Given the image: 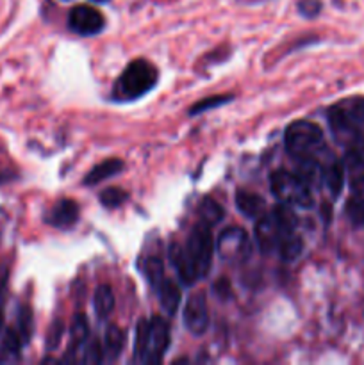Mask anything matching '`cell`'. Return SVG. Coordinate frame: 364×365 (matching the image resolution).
Returning <instances> with one entry per match:
<instances>
[{"mask_svg":"<svg viewBox=\"0 0 364 365\" xmlns=\"http://www.w3.org/2000/svg\"><path fill=\"white\" fill-rule=\"evenodd\" d=\"M21 344H24V339H21L20 331L9 328L0 344V364L18 362L21 355Z\"/></svg>","mask_w":364,"mask_h":365,"instance_id":"15","label":"cell"},{"mask_svg":"<svg viewBox=\"0 0 364 365\" xmlns=\"http://www.w3.org/2000/svg\"><path fill=\"white\" fill-rule=\"evenodd\" d=\"M198 214L202 217V221L209 227H214V225L220 223L223 220V209H221L220 203L213 198H203L202 203L198 207Z\"/></svg>","mask_w":364,"mask_h":365,"instance_id":"20","label":"cell"},{"mask_svg":"<svg viewBox=\"0 0 364 365\" xmlns=\"http://www.w3.org/2000/svg\"><path fill=\"white\" fill-rule=\"evenodd\" d=\"M2 182H7V175L6 173H0V184H2Z\"/></svg>","mask_w":364,"mask_h":365,"instance_id":"34","label":"cell"},{"mask_svg":"<svg viewBox=\"0 0 364 365\" xmlns=\"http://www.w3.org/2000/svg\"><path fill=\"white\" fill-rule=\"evenodd\" d=\"M125 168L123 160L120 159H107L103 163L96 164L91 171L84 177V184L86 185H95L100 184V182L107 180L111 177H116L118 173H121Z\"/></svg>","mask_w":364,"mask_h":365,"instance_id":"14","label":"cell"},{"mask_svg":"<svg viewBox=\"0 0 364 365\" xmlns=\"http://www.w3.org/2000/svg\"><path fill=\"white\" fill-rule=\"evenodd\" d=\"M127 192L120 187H109L100 192V202H102V205L109 207V209H116L121 203L127 202Z\"/></svg>","mask_w":364,"mask_h":365,"instance_id":"26","label":"cell"},{"mask_svg":"<svg viewBox=\"0 0 364 365\" xmlns=\"http://www.w3.org/2000/svg\"><path fill=\"white\" fill-rule=\"evenodd\" d=\"M114 310V294L109 285H100L95 291V312L98 319H107Z\"/></svg>","mask_w":364,"mask_h":365,"instance_id":"19","label":"cell"},{"mask_svg":"<svg viewBox=\"0 0 364 365\" xmlns=\"http://www.w3.org/2000/svg\"><path fill=\"white\" fill-rule=\"evenodd\" d=\"M323 143V130L318 127L313 121L298 120L293 121L288 128H285L284 145L291 155L305 157L307 153L313 152L314 148Z\"/></svg>","mask_w":364,"mask_h":365,"instance_id":"3","label":"cell"},{"mask_svg":"<svg viewBox=\"0 0 364 365\" xmlns=\"http://www.w3.org/2000/svg\"><path fill=\"white\" fill-rule=\"evenodd\" d=\"M170 259H171V264L175 266V269H177L178 278H181L182 284L191 285L193 282L198 280V274H196L195 266H193L191 259H189V255L186 250H182L181 246L173 245L171 246Z\"/></svg>","mask_w":364,"mask_h":365,"instance_id":"11","label":"cell"},{"mask_svg":"<svg viewBox=\"0 0 364 365\" xmlns=\"http://www.w3.org/2000/svg\"><path fill=\"white\" fill-rule=\"evenodd\" d=\"M253 234H256V241L263 253H270L273 250H277L278 241L282 237V230L278 227L277 220L273 217V214H268V216L263 214L261 217H257Z\"/></svg>","mask_w":364,"mask_h":365,"instance_id":"9","label":"cell"},{"mask_svg":"<svg viewBox=\"0 0 364 365\" xmlns=\"http://www.w3.org/2000/svg\"><path fill=\"white\" fill-rule=\"evenodd\" d=\"M270 189L277 200L288 205L300 207V209H310L314 205L313 189L303 184L302 178L296 173L278 170L271 173Z\"/></svg>","mask_w":364,"mask_h":365,"instance_id":"2","label":"cell"},{"mask_svg":"<svg viewBox=\"0 0 364 365\" xmlns=\"http://www.w3.org/2000/svg\"><path fill=\"white\" fill-rule=\"evenodd\" d=\"M323 184L327 185V189L334 198L341 195L343 185H345V168H343L341 163L334 160V163L327 164L323 168Z\"/></svg>","mask_w":364,"mask_h":365,"instance_id":"18","label":"cell"},{"mask_svg":"<svg viewBox=\"0 0 364 365\" xmlns=\"http://www.w3.org/2000/svg\"><path fill=\"white\" fill-rule=\"evenodd\" d=\"M63 334H64V324L61 323V321H54L49 334H46V349H49V351H56L61 339H63Z\"/></svg>","mask_w":364,"mask_h":365,"instance_id":"30","label":"cell"},{"mask_svg":"<svg viewBox=\"0 0 364 365\" xmlns=\"http://www.w3.org/2000/svg\"><path fill=\"white\" fill-rule=\"evenodd\" d=\"M168 344H170V327H168V323L163 317H153L152 321H148V334H146V346L141 362H163Z\"/></svg>","mask_w":364,"mask_h":365,"instance_id":"6","label":"cell"},{"mask_svg":"<svg viewBox=\"0 0 364 365\" xmlns=\"http://www.w3.org/2000/svg\"><path fill=\"white\" fill-rule=\"evenodd\" d=\"M88 321L82 314H77V316L71 319L70 324V337H71V349H75L77 346H81L82 342L88 339Z\"/></svg>","mask_w":364,"mask_h":365,"instance_id":"23","label":"cell"},{"mask_svg":"<svg viewBox=\"0 0 364 365\" xmlns=\"http://www.w3.org/2000/svg\"><path fill=\"white\" fill-rule=\"evenodd\" d=\"M278 253H280V259L285 260V262H293V260L298 259L303 252V241L295 230L285 232L282 234L280 241H278L277 246Z\"/></svg>","mask_w":364,"mask_h":365,"instance_id":"17","label":"cell"},{"mask_svg":"<svg viewBox=\"0 0 364 365\" xmlns=\"http://www.w3.org/2000/svg\"><path fill=\"white\" fill-rule=\"evenodd\" d=\"M79 220V205L74 200H61L50 209L46 221L56 228L74 227L75 221Z\"/></svg>","mask_w":364,"mask_h":365,"instance_id":"10","label":"cell"},{"mask_svg":"<svg viewBox=\"0 0 364 365\" xmlns=\"http://www.w3.org/2000/svg\"><path fill=\"white\" fill-rule=\"evenodd\" d=\"M18 328H20V335L24 339V342H29L32 335V314L29 310V307H21L20 317H18Z\"/></svg>","mask_w":364,"mask_h":365,"instance_id":"29","label":"cell"},{"mask_svg":"<svg viewBox=\"0 0 364 365\" xmlns=\"http://www.w3.org/2000/svg\"><path fill=\"white\" fill-rule=\"evenodd\" d=\"M157 82V70L148 61H132L114 86V98L136 100L146 95Z\"/></svg>","mask_w":364,"mask_h":365,"instance_id":"1","label":"cell"},{"mask_svg":"<svg viewBox=\"0 0 364 365\" xmlns=\"http://www.w3.org/2000/svg\"><path fill=\"white\" fill-rule=\"evenodd\" d=\"M146 334H148V321L141 319L138 323V328H136V344H134V356L136 360H139V362H141L143 353H145Z\"/></svg>","mask_w":364,"mask_h":365,"instance_id":"28","label":"cell"},{"mask_svg":"<svg viewBox=\"0 0 364 365\" xmlns=\"http://www.w3.org/2000/svg\"><path fill=\"white\" fill-rule=\"evenodd\" d=\"M213 234H211V227L206 223H200L193 228L191 235L188 241V252L189 259H191L193 266H195L198 278H206L211 271V264H213Z\"/></svg>","mask_w":364,"mask_h":365,"instance_id":"4","label":"cell"},{"mask_svg":"<svg viewBox=\"0 0 364 365\" xmlns=\"http://www.w3.org/2000/svg\"><path fill=\"white\" fill-rule=\"evenodd\" d=\"M143 273H145L146 280L150 282V285L153 287H159L161 282L164 280V266H163V260L161 259H148L143 266Z\"/></svg>","mask_w":364,"mask_h":365,"instance_id":"24","label":"cell"},{"mask_svg":"<svg viewBox=\"0 0 364 365\" xmlns=\"http://www.w3.org/2000/svg\"><path fill=\"white\" fill-rule=\"evenodd\" d=\"M82 362L84 364H100L102 362V349H100L98 341H89L86 349L82 351Z\"/></svg>","mask_w":364,"mask_h":365,"instance_id":"31","label":"cell"},{"mask_svg":"<svg viewBox=\"0 0 364 365\" xmlns=\"http://www.w3.org/2000/svg\"><path fill=\"white\" fill-rule=\"evenodd\" d=\"M298 9L303 16L313 18L321 11V4H320V0H300Z\"/></svg>","mask_w":364,"mask_h":365,"instance_id":"32","label":"cell"},{"mask_svg":"<svg viewBox=\"0 0 364 365\" xmlns=\"http://www.w3.org/2000/svg\"><path fill=\"white\" fill-rule=\"evenodd\" d=\"M296 175L303 180V184L310 189H316L323 184V166L313 157H300V164L296 168Z\"/></svg>","mask_w":364,"mask_h":365,"instance_id":"12","label":"cell"},{"mask_svg":"<svg viewBox=\"0 0 364 365\" xmlns=\"http://www.w3.org/2000/svg\"><path fill=\"white\" fill-rule=\"evenodd\" d=\"M68 25L79 36H95L106 27V18L91 6H75L68 14Z\"/></svg>","mask_w":364,"mask_h":365,"instance_id":"7","label":"cell"},{"mask_svg":"<svg viewBox=\"0 0 364 365\" xmlns=\"http://www.w3.org/2000/svg\"><path fill=\"white\" fill-rule=\"evenodd\" d=\"M6 291H7V274H0V330L4 327V305H6Z\"/></svg>","mask_w":364,"mask_h":365,"instance_id":"33","label":"cell"},{"mask_svg":"<svg viewBox=\"0 0 364 365\" xmlns=\"http://www.w3.org/2000/svg\"><path fill=\"white\" fill-rule=\"evenodd\" d=\"M218 253L223 260L231 264H241L252 253V242L248 234L239 227L225 228L218 237Z\"/></svg>","mask_w":364,"mask_h":365,"instance_id":"5","label":"cell"},{"mask_svg":"<svg viewBox=\"0 0 364 365\" xmlns=\"http://www.w3.org/2000/svg\"><path fill=\"white\" fill-rule=\"evenodd\" d=\"M236 205L250 220H257L266 210V202H264L263 196L248 191H238V195H236Z\"/></svg>","mask_w":364,"mask_h":365,"instance_id":"13","label":"cell"},{"mask_svg":"<svg viewBox=\"0 0 364 365\" xmlns=\"http://www.w3.org/2000/svg\"><path fill=\"white\" fill-rule=\"evenodd\" d=\"M184 324L193 335H203L209 328V310L203 292H193L184 305Z\"/></svg>","mask_w":364,"mask_h":365,"instance_id":"8","label":"cell"},{"mask_svg":"<svg viewBox=\"0 0 364 365\" xmlns=\"http://www.w3.org/2000/svg\"><path fill=\"white\" fill-rule=\"evenodd\" d=\"M271 214H273V217L277 220L282 234H285V232H293L296 228L298 220H296V214H295V210H293V205L280 203V205L275 207V210Z\"/></svg>","mask_w":364,"mask_h":365,"instance_id":"22","label":"cell"},{"mask_svg":"<svg viewBox=\"0 0 364 365\" xmlns=\"http://www.w3.org/2000/svg\"><path fill=\"white\" fill-rule=\"evenodd\" d=\"M93 2H107V0H93Z\"/></svg>","mask_w":364,"mask_h":365,"instance_id":"35","label":"cell"},{"mask_svg":"<svg viewBox=\"0 0 364 365\" xmlns=\"http://www.w3.org/2000/svg\"><path fill=\"white\" fill-rule=\"evenodd\" d=\"M346 216L353 227H364V198L363 196H353L346 203Z\"/></svg>","mask_w":364,"mask_h":365,"instance_id":"25","label":"cell"},{"mask_svg":"<svg viewBox=\"0 0 364 365\" xmlns=\"http://www.w3.org/2000/svg\"><path fill=\"white\" fill-rule=\"evenodd\" d=\"M125 342V334L116 327V324H111L106 331V353L109 356V360H116L120 356L121 349H123Z\"/></svg>","mask_w":364,"mask_h":365,"instance_id":"21","label":"cell"},{"mask_svg":"<svg viewBox=\"0 0 364 365\" xmlns=\"http://www.w3.org/2000/svg\"><path fill=\"white\" fill-rule=\"evenodd\" d=\"M231 100H232V96H225V95L209 96V98H203V100H200L198 103H195V106L191 107V110H189V114L206 113V110L214 109V107H218V106H223V103L231 102Z\"/></svg>","mask_w":364,"mask_h":365,"instance_id":"27","label":"cell"},{"mask_svg":"<svg viewBox=\"0 0 364 365\" xmlns=\"http://www.w3.org/2000/svg\"><path fill=\"white\" fill-rule=\"evenodd\" d=\"M157 291H159V302L163 310L170 314V316H173L177 312L178 305H181V289H178V285L173 280H170V278L168 280L164 278L159 284V287H157Z\"/></svg>","mask_w":364,"mask_h":365,"instance_id":"16","label":"cell"}]
</instances>
